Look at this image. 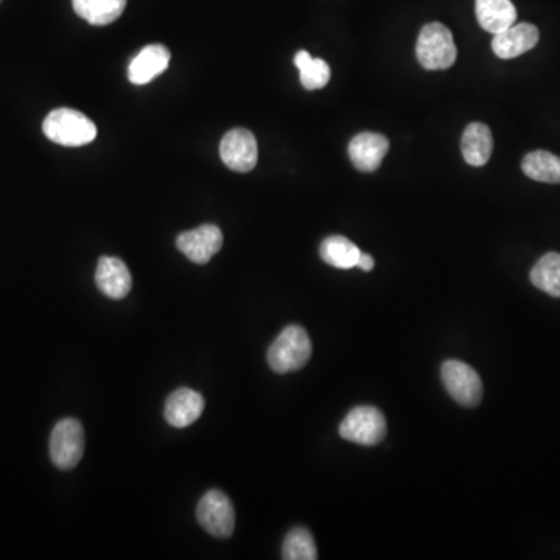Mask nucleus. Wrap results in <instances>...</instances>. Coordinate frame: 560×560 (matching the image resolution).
<instances>
[{
    "mask_svg": "<svg viewBox=\"0 0 560 560\" xmlns=\"http://www.w3.org/2000/svg\"><path fill=\"white\" fill-rule=\"evenodd\" d=\"M312 341L301 326L285 327L268 349V364L277 374L301 371L312 357Z\"/></svg>",
    "mask_w": 560,
    "mask_h": 560,
    "instance_id": "nucleus-1",
    "label": "nucleus"
},
{
    "mask_svg": "<svg viewBox=\"0 0 560 560\" xmlns=\"http://www.w3.org/2000/svg\"><path fill=\"white\" fill-rule=\"evenodd\" d=\"M47 139L64 147H81L91 144L97 136V126L89 117L75 109H55L42 123Z\"/></svg>",
    "mask_w": 560,
    "mask_h": 560,
    "instance_id": "nucleus-2",
    "label": "nucleus"
},
{
    "mask_svg": "<svg viewBox=\"0 0 560 560\" xmlns=\"http://www.w3.org/2000/svg\"><path fill=\"white\" fill-rule=\"evenodd\" d=\"M416 55L424 69L445 70L452 67L458 56L452 32L441 22L425 25L417 38Z\"/></svg>",
    "mask_w": 560,
    "mask_h": 560,
    "instance_id": "nucleus-3",
    "label": "nucleus"
},
{
    "mask_svg": "<svg viewBox=\"0 0 560 560\" xmlns=\"http://www.w3.org/2000/svg\"><path fill=\"white\" fill-rule=\"evenodd\" d=\"M385 414L375 406L361 405L349 411L340 425V436L354 444L372 447L386 438Z\"/></svg>",
    "mask_w": 560,
    "mask_h": 560,
    "instance_id": "nucleus-4",
    "label": "nucleus"
},
{
    "mask_svg": "<svg viewBox=\"0 0 560 560\" xmlns=\"http://www.w3.org/2000/svg\"><path fill=\"white\" fill-rule=\"evenodd\" d=\"M84 453V430L80 420L74 417L60 420L50 436V458L60 470H72L78 466Z\"/></svg>",
    "mask_w": 560,
    "mask_h": 560,
    "instance_id": "nucleus-5",
    "label": "nucleus"
},
{
    "mask_svg": "<svg viewBox=\"0 0 560 560\" xmlns=\"http://www.w3.org/2000/svg\"><path fill=\"white\" fill-rule=\"evenodd\" d=\"M441 378L448 394L459 405L473 408L481 402L483 383L478 372L470 368L469 364L459 360L445 361L441 368Z\"/></svg>",
    "mask_w": 560,
    "mask_h": 560,
    "instance_id": "nucleus-6",
    "label": "nucleus"
},
{
    "mask_svg": "<svg viewBox=\"0 0 560 560\" xmlns=\"http://www.w3.org/2000/svg\"><path fill=\"white\" fill-rule=\"evenodd\" d=\"M198 523L217 539H228L235 528V511L228 495L209 490L196 506Z\"/></svg>",
    "mask_w": 560,
    "mask_h": 560,
    "instance_id": "nucleus-7",
    "label": "nucleus"
},
{
    "mask_svg": "<svg viewBox=\"0 0 560 560\" xmlns=\"http://www.w3.org/2000/svg\"><path fill=\"white\" fill-rule=\"evenodd\" d=\"M220 158L234 172H251L259 159L256 137L245 128H234L221 139Z\"/></svg>",
    "mask_w": 560,
    "mask_h": 560,
    "instance_id": "nucleus-8",
    "label": "nucleus"
},
{
    "mask_svg": "<svg viewBox=\"0 0 560 560\" xmlns=\"http://www.w3.org/2000/svg\"><path fill=\"white\" fill-rule=\"evenodd\" d=\"M223 246V232L215 224L182 232L176 238V248L196 265H206Z\"/></svg>",
    "mask_w": 560,
    "mask_h": 560,
    "instance_id": "nucleus-9",
    "label": "nucleus"
},
{
    "mask_svg": "<svg viewBox=\"0 0 560 560\" xmlns=\"http://www.w3.org/2000/svg\"><path fill=\"white\" fill-rule=\"evenodd\" d=\"M95 284L105 296L119 301L130 293L131 287H133V277H131L128 266L122 260L105 256L98 260Z\"/></svg>",
    "mask_w": 560,
    "mask_h": 560,
    "instance_id": "nucleus-10",
    "label": "nucleus"
},
{
    "mask_svg": "<svg viewBox=\"0 0 560 560\" xmlns=\"http://www.w3.org/2000/svg\"><path fill=\"white\" fill-rule=\"evenodd\" d=\"M204 399L200 392L179 388L168 396L164 417L173 428H186L200 419L204 411Z\"/></svg>",
    "mask_w": 560,
    "mask_h": 560,
    "instance_id": "nucleus-11",
    "label": "nucleus"
},
{
    "mask_svg": "<svg viewBox=\"0 0 560 560\" xmlns=\"http://www.w3.org/2000/svg\"><path fill=\"white\" fill-rule=\"evenodd\" d=\"M389 150V140L383 134L360 133L350 140L349 158L357 170L372 173L382 165Z\"/></svg>",
    "mask_w": 560,
    "mask_h": 560,
    "instance_id": "nucleus-12",
    "label": "nucleus"
},
{
    "mask_svg": "<svg viewBox=\"0 0 560 560\" xmlns=\"http://www.w3.org/2000/svg\"><path fill=\"white\" fill-rule=\"evenodd\" d=\"M539 38V28L536 25L526 24V22L514 24L495 35L492 50L501 60H512L534 49Z\"/></svg>",
    "mask_w": 560,
    "mask_h": 560,
    "instance_id": "nucleus-13",
    "label": "nucleus"
},
{
    "mask_svg": "<svg viewBox=\"0 0 560 560\" xmlns=\"http://www.w3.org/2000/svg\"><path fill=\"white\" fill-rule=\"evenodd\" d=\"M170 64V50L162 44H151L140 50L131 61L128 78L133 84H147L161 75Z\"/></svg>",
    "mask_w": 560,
    "mask_h": 560,
    "instance_id": "nucleus-14",
    "label": "nucleus"
},
{
    "mask_svg": "<svg viewBox=\"0 0 560 560\" xmlns=\"http://www.w3.org/2000/svg\"><path fill=\"white\" fill-rule=\"evenodd\" d=\"M461 150L467 164L473 167L486 165L494 150V137L489 126L484 123H470L462 134Z\"/></svg>",
    "mask_w": 560,
    "mask_h": 560,
    "instance_id": "nucleus-15",
    "label": "nucleus"
},
{
    "mask_svg": "<svg viewBox=\"0 0 560 560\" xmlns=\"http://www.w3.org/2000/svg\"><path fill=\"white\" fill-rule=\"evenodd\" d=\"M476 19L486 32H503L517 21V10L511 0H476Z\"/></svg>",
    "mask_w": 560,
    "mask_h": 560,
    "instance_id": "nucleus-16",
    "label": "nucleus"
},
{
    "mask_svg": "<svg viewBox=\"0 0 560 560\" xmlns=\"http://www.w3.org/2000/svg\"><path fill=\"white\" fill-rule=\"evenodd\" d=\"M360 254L358 246L343 235H330V237L324 238L321 248H319L322 262H326L327 265L338 268V270L357 268Z\"/></svg>",
    "mask_w": 560,
    "mask_h": 560,
    "instance_id": "nucleus-17",
    "label": "nucleus"
},
{
    "mask_svg": "<svg viewBox=\"0 0 560 560\" xmlns=\"http://www.w3.org/2000/svg\"><path fill=\"white\" fill-rule=\"evenodd\" d=\"M75 13L92 25L117 21L126 8V0H72Z\"/></svg>",
    "mask_w": 560,
    "mask_h": 560,
    "instance_id": "nucleus-18",
    "label": "nucleus"
},
{
    "mask_svg": "<svg viewBox=\"0 0 560 560\" xmlns=\"http://www.w3.org/2000/svg\"><path fill=\"white\" fill-rule=\"evenodd\" d=\"M522 170L534 181L560 184V158L550 151L537 150L526 154Z\"/></svg>",
    "mask_w": 560,
    "mask_h": 560,
    "instance_id": "nucleus-19",
    "label": "nucleus"
},
{
    "mask_svg": "<svg viewBox=\"0 0 560 560\" xmlns=\"http://www.w3.org/2000/svg\"><path fill=\"white\" fill-rule=\"evenodd\" d=\"M532 285L550 294L553 298H560V254L548 252L529 274Z\"/></svg>",
    "mask_w": 560,
    "mask_h": 560,
    "instance_id": "nucleus-20",
    "label": "nucleus"
},
{
    "mask_svg": "<svg viewBox=\"0 0 560 560\" xmlns=\"http://www.w3.org/2000/svg\"><path fill=\"white\" fill-rule=\"evenodd\" d=\"M294 64L301 74V83L307 91H316L327 86L330 80L329 64L319 58H312L310 53L301 50L294 56Z\"/></svg>",
    "mask_w": 560,
    "mask_h": 560,
    "instance_id": "nucleus-21",
    "label": "nucleus"
},
{
    "mask_svg": "<svg viewBox=\"0 0 560 560\" xmlns=\"http://www.w3.org/2000/svg\"><path fill=\"white\" fill-rule=\"evenodd\" d=\"M282 557L285 560H316L318 551L310 531L305 528H294L288 532L282 546Z\"/></svg>",
    "mask_w": 560,
    "mask_h": 560,
    "instance_id": "nucleus-22",
    "label": "nucleus"
},
{
    "mask_svg": "<svg viewBox=\"0 0 560 560\" xmlns=\"http://www.w3.org/2000/svg\"><path fill=\"white\" fill-rule=\"evenodd\" d=\"M374 265V259H372L369 254H364V252H361L360 259H358L357 268H360V270L366 271V273H368V271H371L372 268H374Z\"/></svg>",
    "mask_w": 560,
    "mask_h": 560,
    "instance_id": "nucleus-23",
    "label": "nucleus"
}]
</instances>
